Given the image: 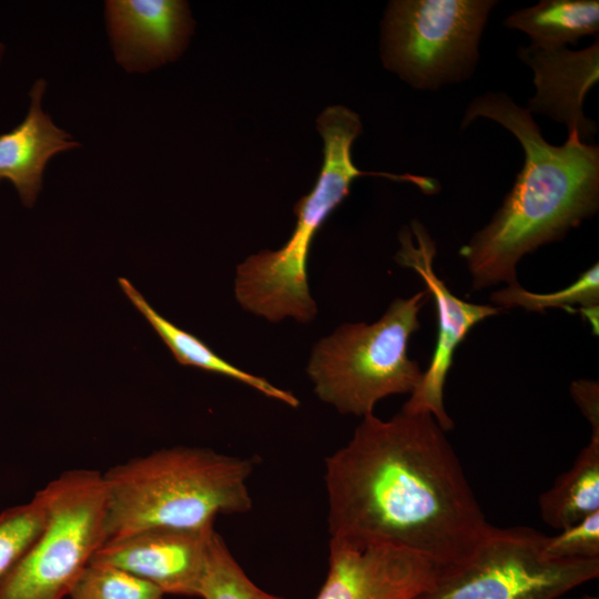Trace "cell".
Instances as JSON below:
<instances>
[{
	"label": "cell",
	"mask_w": 599,
	"mask_h": 599,
	"mask_svg": "<svg viewBox=\"0 0 599 599\" xmlns=\"http://www.w3.org/2000/svg\"><path fill=\"white\" fill-rule=\"evenodd\" d=\"M438 569L426 556L394 544L331 537L328 571L315 599H414Z\"/></svg>",
	"instance_id": "10"
},
{
	"label": "cell",
	"mask_w": 599,
	"mask_h": 599,
	"mask_svg": "<svg viewBox=\"0 0 599 599\" xmlns=\"http://www.w3.org/2000/svg\"><path fill=\"white\" fill-rule=\"evenodd\" d=\"M201 599H283L257 587L215 532Z\"/></svg>",
	"instance_id": "21"
},
{
	"label": "cell",
	"mask_w": 599,
	"mask_h": 599,
	"mask_svg": "<svg viewBox=\"0 0 599 599\" xmlns=\"http://www.w3.org/2000/svg\"><path fill=\"white\" fill-rule=\"evenodd\" d=\"M494 0H395L382 23V60L416 89L471 77Z\"/></svg>",
	"instance_id": "8"
},
{
	"label": "cell",
	"mask_w": 599,
	"mask_h": 599,
	"mask_svg": "<svg viewBox=\"0 0 599 599\" xmlns=\"http://www.w3.org/2000/svg\"><path fill=\"white\" fill-rule=\"evenodd\" d=\"M504 24L520 30L531 45L542 49L575 44L581 37L599 31L598 0H542L509 14Z\"/></svg>",
	"instance_id": "16"
},
{
	"label": "cell",
	"mask_w": 599,
	"mask_h": 599,
	"mask_svg": "<svg viewBox=\"0 0 599 599\" xmlns=\"http://www.w3.org/2000/svg\"><path fill=\"white\" fill-rule=\"evenodd\" d=\"M45 524L0 586V599H64L108 540L106 490L95 469H69L41 488Z\"/></svg>",
	"instance_id": "6"
},
{
	"label": "cell",
	"mask_w": 599,
	"mask_h": 599,
	"mask_svg": "<svg viewBox=\"0 0 599 599\" xmlns=\"http://www.w3.org/2000/svg\"><path fill=\"white\" fill-rule=\"evenodd\" d=\"M45 87L43 79L33 83L27 115L17 126L0 134V182L10 181L28 207L34 204L41 191L43 171L49 160L79 146L43 111Z\"/></svg>",
	"instance_id": "14"
},
{
	"label": "cell",
	"mask_w": 599,
	"mask_h": 599,
	"mask_svg": "<svg viewBox=\"0 0 599 599\" xmlns=\"http://www.w3.org/2000/svg\"><path fill=\"white\" fill-rule=\"evenodd\" d=\"M477 118L508 130L524 150V165L501 206L459 254L473 290L517 283L519 260L564 237L599 207V148L569 132L561 145L542 136L531 113L502 92L473 99L461 119L466 129Z\"/></svg>",
	"instance_id": "2"
},
{
	"label": "cell",
	"mask_w": 599,
	"mask_h": 599,
	"mask_svg": "<svg viewBox=\"0 0 599 599\" xmlns=\"http://www.w3.org/2000/svg\"><path fill=\"white\" fill-rule=\"evenodd\" d=\"M536 529L491 527L464 560L439 568L414 599H557L598 578L599 559L549 556Z\"/></svg>",
	"instance_id": "7"
},
{
	"label": "cell",
	"mask_w": 599,
	"mask_h": 599,
	"mask_svg": "<svg viewBox=\"0 0 599 599\" xmlns=\"http://www.w3.org/2000/svg\"><path fill=\"white\" fill-rule=\"evenodd\" d=\"M47 520V501L42 489L28 502L0 512V586L21 560Z\"/></svg>",
	"instance_id": "19"
},
{
	"label": "cell",
	"mask_w": 599,
	"mask_h": 599,
	"mask_svg": "<svg viewBox=\"0 0 599 599\" xmlns=\"http://www.w3.org/2000/svg\"><path fill=\"white\" fill-rule=\"evenodd\" d=\"M545 550L556 558L599 559V510L547 537Z\"/></svg>",
	"instance_id": "22"
},
{
	"label": "cell",
	"mask_w": 599,
	"mask_h": 599,
	"mask_svg": "<svg viewBox=\"0 0 599 599\" xmlns=\"http://www.w3.org/2000/svg\"><path fill=\"white\" fill-rule=\"evenodd\" d=\"M572 398L591 425L592 433H599V387L598 382L579 379L571 384Z\"/></svg>",
	"instance_id": "23"
},
{
	"label": "cell",
	"mask_w": 599,
	"mask_h": 599,
	"mask_svg": "<svg viewBox=\"0 0 599 599\" xmlns=\"http://www.w3.org/2000/svg\"><path fill=\"white\" fill-rule=\"evenodd\" d=\"M324 141L319 175L308 194L295 205V229L277 251H262L248 256L236 268L235 297L238 304L270 322L292 317L300 323L317 314L308 286L307 262L313 238L329 214L349 193L359 176L394 173L361 171L352 158V146L362 133V122L354 111L332 105L317 119Z\"/></svg>",
	"instance_id": "4"
},
{
	"label": "cell",
	"mask_w": 599,
	"mask_h": 599,
	"mask_svg": "<svg viewBox=\"0 0 599 599\" xmlns=\"http://www.w3.org/2000/svg\"><path fill=\"white\" fill-rule=\"evenodd\" d=\"M105 20L113 53L128 72H146L176 59L193 21L180 0H111Z\"/></svg>",
	"instance_id": "12"
},
{
	"label": "cell",
	"mask_w": 599,
	"mask_h": 599,
	"mask_svg": "<svg viewBox=\"0 0 599 599\" xmlns=\"http://www.w3.org/2000/svg\"><path fill=\"white\" fill-rule=\"evenodd\" d=\"M215 532L213 525L144 528L105 541L90 562L124 569L164 596L200 598Z\"/></svg>",
	"instance_id": "11"
},
{
	"label": "cell",
	"mask_w": 599,
	"mask_h": 599,
	"mask_svg": "<svg viewBox=\"0 0 599 599\" xmlns=\"http://www.w3.org/2000/svg\"><path fill=\"white\" fill-rule=\"evenodd\" d=\"M518 57L534 72L536 94L527 110L562 123L583 141L597 132L596 123L583 113L588 91L599 79V41L581 50L566 47L542 49L520 47Z\"/></svg>",
	"instance_id": "13"
},
{
	"label": "cell",
	"mask_w": 599,
	"mask_h": 599,
	"mask_svg": "<svg viewBox=\"0 0 599 599\" xmlns=\"http://www.w3.org/2000/svg\"><path fill=\"white\" fill-rule=\"evenodd\" d=\"M331 537L419 552L439 568L464 560L493 527L430 413L363 417L325 460Z\"/></svg>",
	"instance_id": "1"
},
{
	"label": "cell",
	"mask_w": 599,
	"mask_h": 599,
	"mask_svg": "<svg viewBox=\"0 0 599 599\" xmlns=\"http://www.w3.org/2000/svg\"><path fill=\"white\" fill-rule=\"evenodd\" d=\"M398 264L415 271L433 296L437 312L436 345L428 368L419 385L402 407L408 413H430L439 426L450 430L454 426L444 406V387L453 365L454 354L469 331L483 319L498 315L500 307L480 305L455 296L434 270L436 245L427 229L413 221L399 233Z\"/></svg>",
	"instance_id": "9"
},
{
	"label": "cell",
	"mask_w": 599,
	"mask_h": 599,
	"mask_svg": "<svg viewBox=\"0 0 599 599\" xmlns=\"http://www.w3.org/2000/svg\"><path fill=\"white\" fill-rule=\"evenodd\" d=\"M146 580L114 566L90 562L81 572L69 599H163Z\"/></svg>",
	"instance_id": "20"
},
{
	"label": "cell",
	"mask_w": 599,
	"mask_h": 599,
	"mask_svg": "<svg viewBox=\"0 0 599 599\" xmlns=\"http://www.w3.org/2000/svg\"><path fill=\"white\" fill-rule=\"evenodd\" d=\"M544 522L561 530L599 510V433L578 454L570 469L539 496Z\"/></svg>",
	"instance_id": "17"
},
{
	"label": "cell",
	"mask_w": 599,
	"mask_h": 599,
	"mask_svg": "<svg viewBox=\"0 0 599 599\" xmlns=\"http://www.w3.org/2000/svg\"><path fill=\"white\" fill-rule=\"evenodd\" d=\"M428 296L422 291L396 298L378 321L343 324L316 343L306 370L318 398L364 417L387 396L412 394L424 372L408 357V344Z\"/></svg>",
	"instance_id": "5"
},
{
	"label": "cell",
	"mask_w": 599,
	"mask_h": 599,
	"mask_svg": "<svg viewBox=\"0 0 599 599\" xmlns=\"http://www.w3.org/2000/svg\"><path fill=\"white\" fill-rule=\"evenodd\" d=\"M3 53H4V45L0 42V62L2 60Z\"/></svg>",
	"instance_id": "25"
},
{
	"label": "cell",
	"mask_w": 599,
	"mask_h": 599,
	"mask_svg": "<svg viewBox=\"0 0 599 599\" xmlns=\"http://www.w3.org/2000/svg\"><path fill=\"white\" fill-rule=\"evenodd\" d=\"M497 307H521L531 312H542L551 307L579 305L583 315L598 332L599 265L596 263L585 271L568 287L552 293H534L521 287L518 282L496 291L490 296Z\"/></svg>",
	"instance_id": "18"
},
{
	"label": "cell",
	"mask_w": 599,
	"mask_h": 599,
	"mask_svg": "<svg viewBox=\"0 0 599 599\" xmlns=\"http://www.w3.org/2000/svg\"><path fill=\"white\" fill-rule=\"evenodd\" d=\"M580 599H599V598L597 596H592V595H585Z\"/></svg>",
	"instance_id": "24"
},
{
	"label": "cell",
	"mask_w": 599,
	"mask_h": 599,
	"mask_svg": "<svg viewBox=\"0 0 599 599\" xmlns=\"http://www.w3.org/2000/svg\"><path fill=\"white\" fill-rule=\"evenodd\" d=\"M119 284L128 298L150 323L180 364L227 376L291 407L295 408L300 405L298 399L292 393L272 385L265 378L234 366L216 355L204 342L193 334L179 328L160 315L128 280L120 278Z\"/></svg>",
	"instance_id": "15"
},
{
	"label": "cell",
	"mask_w": 599,
	"mask_h": 599,
	"mask_svg": "<svg viewBox=\"0 0 599 599\" xmlns=\"http://www.w3.org/2000/svg\"><path fill=\"white\" fill-rule=\"evenodd\" d=\"M253 469V459L184 446L118 464L102 473L108 540L150 527L201 528L219 515L247 512Z\"/></svg>",
	"instance_id": "3"
}]
</instances>
